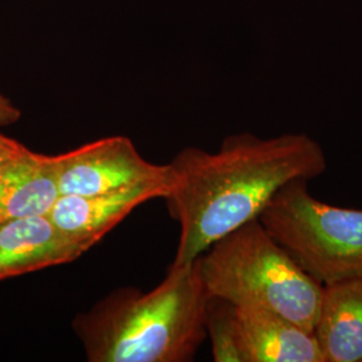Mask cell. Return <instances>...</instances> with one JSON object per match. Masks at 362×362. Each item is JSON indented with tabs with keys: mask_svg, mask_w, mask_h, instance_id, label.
<instances>
[{
	"mask_svg": "<svg viewBox=\"0 0 362 362\" xmlns=\"http://www.w3.org/2000/svg\"><path fill=\"white\" fill-rule=\"evenodd\" d=\"M169 185L144 184L93 196L61 194L47 215L64 233L95 245L144 203L168 194Z\"/></svg>",
	"mask_w": 362,
	"mask_h": 362,
	"instance_id": "8",
	"label": "cell"
},
{
	"mask_svg": "<svg viewBox=\"0 0 362 362\" xmlns=\"http://www.w3.org/2000/svg\"><path fill=\"white\" fill-rule=\"evenodd\" d=\"M169 165L172 179L164 200L180 224L173 264H185L259 219L287 182L322 176L327 160L321 144L303 133L272 139L240 133L227 137L215 152L185 148Z\"/></svg>",
	"mask_w": 362,
	"mask_h": 362,
	"instance_id": "1",
	"label": "cell"
},
{
	"mask_svg": "<svg viewBox=\"0 0 362 362\" xmlns=\"http://www.w3.org/2000/svg\"><path fill=\"white\" fill-rule=\"evenodd\" d=\"M313 333L324 362H362V276L322 286Z\"/></svg>",
	"mask_w": 362,
	"mask_h": 362,
	"instance_id": "9",
	"label": "cell"
},
{
	"mask_svg": "<svg viewBox=\"0 0 362 362\" xmlns=\"http://www.w3.org/2000/svg\"><path fill=\"white\" fill-rule=\"evenodd\" d=\"M259 220L320 285L362 276V209L324 203L300 179L282 187Z\"/></svg>",
	"mask_w": 362,
	"mask_h": 362,
	"instance_id": "4",
	"label": "cell"
},
{
	"mask_svg": "<svg viewBox=\"0 0 362 362\" xmlns=\"http://www.w3.org/2000/svg\"><path fill=\"white\" fill-rule=\"evenodd\" d=\"M209 297L275 311L313 332L322 286L298 264L260 220L223 236L199 257Z\"/></svg>",
	"mask_w": 362,
	"mask_h": 362,
	"instance_id": "3",
	"label": "cell"
},
{
	"mask_svg": "<svg viewBox=\"0 0 362 362\" xmlns=\"http://www.w3.org/2000/svg\"><path fill=\"white\" fill-rule=\"evenodd\" d=\"M59 196L55 156L25 148L0 176V223L46 216Z\"/></svg>",
	"mask_w": 362,
	"mask_h": 362,
	"instance_id": "10",
	"label": "cell"
},
{
	"mask_svg": "<svg viewBox=\"0 0 362 362\" xmlns=\"http://www.w3.org/2000/svg\"><path fill=\"white\" fill-rule=\"evenodd\" d=\"M209 294L199 258L170 264L160 285L112 291L73 321L89 362H189L207 339Z\"/></svg>",
	"mask_w": 362,
	"mask_h": 362,
	"instance_id": "2",
	"label": "cell"
},
{
	"mask_svg": "<svg viewBox=\"0 0 362 362\" xmlns=\"http://www.w3.org/2000/svg\"><path fill=\"white\" fill-rule=\"evenodd\" d=\"M22 112L0 93V127H8L21 119Z\"/></svg>",
	"mask_w": 362,
	"mask_h": 362,
	"instance_id": "13",
	"label": "cell"
},
{
	"mask_svg": "<svg viewBox=\"0 0 362 362\" xmlns=\"http://www.w3.org/2000/svg\"><path fill=\"white\" fill-rule=\"evenodd\" d=\"M207 338L211 341L215 362H245L239 345L236 315L233 303L209 297L206 317Z\"/></svg>",
	"mask_w": 362,
	"mask_h": 362,
	"instance_id": "11",
	"label": "cell"
},
{
	"mask_svg": "<svg viewBox=\"0 0 362 362\" xmlns=\"http://www.w3.org/2000/svg\"><path fill=\"white\" fill-rule=\"evenodd\" d=\"M94 242L64 233L46 216L0 223V281L71 263Z\"/></svg>",
	"mask_w": 362,
	"mask_h": 362,
	"instance_id": "6",
	"label": "cell"
},
{
	"mask_svg": "<svg viewBox=\"0 0 362 362\" xmlns=\"http://www.w3.org/2000/svg\"><path fill=\"white\" fill-rule=\"evenodd\" d=\"M26 146L23 144L13 140L11 137L4 136L0 133V176L6 167L13 161L16 156L19 155Z\"/></svg>",
	"mask_w": 362,
	"mask_h": 362,
	"instance_id": "12",
	"label": "cell"
},
{
	"mask_svg": "<svg viewBox=\"0 0 362 362\" xmlns=\"http://www.w3.org/2000/svg\"><path fill=\"white\" fill-rule=\"evenodd\" d=\"M61 194L93 196L144 184L170 187L169 164H155L124 136H112L55 155Z\"/></svg>",
	"mask_w": 362,
	"mask_h": 362,
	"instance_id": "5",
	"label": "cell"
},
{
	"mask_svg": "<svg viewBox=\"0 0 362 362\" xmlns=\"http://www.w3.org/2000/svg\"><path fill=\"white\" fill-rule=\"evenodd\" d=\"M245 362H324L314 333L275 311L235 306Z\"/></svg>",
	"mask_w": 362,
	"mask_h": 362,
	"instance_id": "7",
	"label": "cell"
}]
</instances>
